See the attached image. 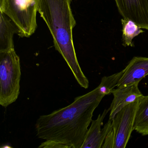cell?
Masks as SVG:
<instances>
[{"label": "cell", "instance_id": "obj_1", "mask_svg": "<svg viewBox=\"0 0 148 148\" xmlns=\"http://www.w3.org/2000/svg\"><path fill=\"white\" fill-rule=\"evenodd\" d=\"M97 87L78 96L71 104L40 116L35 124L36 136L70 146L81 148L95 109L104 97Z\"/></svg>", "mask_w": 148, "mask_h": 148}, {"label": "cell", "instance_id": "obj_2", "mask_svg": "<svg viewBox=\"0 0 148 148\" xmlns=\"http://www.w3.org/2000/svg\"><path fill=\"white\" fill-rule=\"evenodd\" d=\"M71 1L38 0V12L50 30L55 49L67 63L78 84L86 89L89 87V80L79 64L73 44V30L76 22Z\"/></svg>", "mask_w": 148, "mask_h": 148}, {"label": "cell", "instance_id": "obj_3", "mask_svg": "<svg viewBox=\"0 0 148 148\" xmlns=\"http://www.w3.org/2000/svg\"><path fill=\"white\" fill-rule=\"evenodd\" d=\"M21 75L20 59L14 49L0 52V105L3 107L18 98Z\"/></svg>", "mask_w": 148, "mask_h": 148}, {"label": "cell", "instance_id": "obj_4", "mask_svg": "<svg viewBox=\"0 0 148 148\" xmlns=\"http://www.w3.org/2000/svg\"><path fill=\"white\" fill-rule=\"evenodd\" d=\"M38 2V0H0V11L16 26L19 36L28 38L37 28Z\"/></svg>", "mask_w": 148, "mask_h": 148}, {"label": "cell", "instance_id": "obj_5", "mask_svg": "<svg viewBox=\"0 0 148 148\" xmlns=\"http://www.w3.org/2000/svg\"><path fill=\"white\" fill-rule=\"evenodd\" d=\"M139 101L132 103L119 112L112 119V126L115 130L113 148H125L134 130V123Z\"/></svg>", "mask_w": 148, "mask_h": 148}, {"label": "cell", "instance_id": "obj_6", "mask_svg": "<svg viewBox=\"0 0 148 148\" xmlns=\"http://www.w3.org/2000/svg\"><path fill=\"white\" fill-rule=\"evenodd\" d=\"M123 18L148 30V0H115Z\"/></svg>", "mask_w": 148, "mask_h": 148}, {"label": "cell", "instance_id": "obj_7", "mask_svg": "<svg viewBox=\"0 0 148 148\" xmlns=\"http://www.w3.org/2000/svg\"><path fill=\"white\" fill-rule=\"evenodd\" d=\"M110 110V107L106 109L102 114L99 115L97 119L92 120L81 148H102L105 138L112 127V120L109 119L103 128L101 129L103 119Z\"/></svg>", "mask_w": 148, "mask_h": 148}, {"label": "cell", "instance_id": "obj_8", "mask_svg": "<svg viewBox=\"0 0 148 148\" xmlns=\"http://www.w3.org/2000/svg\"><path fill=\"white\" fill-rule=\"evenodd\" d=\"M138 84L117 87L112 90V93L113 95V99L110 106L109 119L112 120L116 114L124 107L140 100L143 95L139 90Z\"/></svg>", "mask_w": 148, "mask_h": 148}, {"label": "cell", "instance_id": "obj_9", "mask_svg": "<svg viewBox=\"0 0 148 148\" xmlns=\"http://www.w3.org/2000/svg\"><path fill=\"white\" fill-rule=\"evenodd\" d=\"M123 71V73L117 87L139 83L148 75V58L134 57Z\"/></svg>", "mask_w": 148, "mask_h": 148}, {"label": "cell", "instance_id": "obj_10", "mask_svg": "<svg viewBox=\"0 0 148 148\" xmlns=\"http://www.w3.org/2000/svg\"><path fill=\"white\" fill-rule=\"evenodd\" d=\"M18 34V30L7 16L1 12L0 14V52L14 49V36Z\"/></svg>", "mask_w": 148, "mask_h": 148}, {"label": "cell", "instance_id": "obj_11", "mask_svg": "<svg viewBox=\"0 0 148 148\" xmlns=\"http://www.w3.org/2000/svg\"><path fill=\"white\" fill-rule=\"evenodd\" d=\"M134 130L142 136L148 135V95L140 99L136 113Z\"/></svg>", "mask_w": 148, "mask_h": 148}, {"label": "cell", "instance_id": "obj_12", "mask_svg": "<svg viewBox=\"0 0 148 148\" xmlns=\"http://www.w3.org/2000/svg\"><path fill=\"white\" fill-rule=\"evenodd\" d=\"M123 25V45L125 47H134L132 39L135 37L143 32L141 27L135 22L129 19H121Z\"/></svg>", "mask_w": 148, "mask_h": 148}, {"label": "cell", "instance_id": "obj_13", "mask_svg": "<svg viewBox=\"0 0 148 148\" xmlns=\"http://www.w3.org/2000/svg\"><path fill=\"white\" fill-rule=\"evenodd\" d=\"M123 71L109 76H105L101 79L100 84L97 86L99 91L102 95L105 96L111 94L123 75Z\"/></svg>", "mask_w": 148, "mask_h": 148}, {"label": "cell", "instance_id": "obj_14", "mask_svg": "<svg viewBox=\"0 0 148 148\" xmlns=\"http://www.w3.org/2000/svg\"><path fill=\"white\" fill-rule=\"evenodd\" d=\"M115 130L113 127H112L110 130L106 135L103 143L102 145V148H113L115 143Z\"/></svg>", "mask_w": 148, "mask_h": 148}, {"label": "cell", "instance_id": "obj_15", "mask_svg": "<svg viewBox=\"0 0 148 148\" xmlns=\"http://www.w3.org/2000/svg\"><path fill=\"white\" fill-rule=\"evenodd\" d=\"M39 148H71L68 145L52 140H45L39 146Z\"/></svg>", "mask_w": 148, "mask_h": 148}]
</instances>
